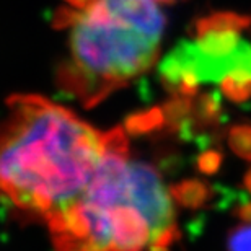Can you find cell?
<instances>
[{"instance_id":"3957f363","label":"cell","mask_w":251,"mask_h":251,"mask_svg":"<svg viewBox=\"0 0 251 251\" xmlns=\"http://www.w3.org/2000/svg\"><path fill=\"white\" fill-rule=\"evenodd\" d=\"M54 26L65 46L59 88L93 106L153 67L167 18L157 0H61Z\"/></svg>"},{"instance_id":"6da1fadb","label":"cell","mask_w":251,"mask_h":251,"mask_svg":"<svg viewBox=\"0 0 251 251\" xmlns=\"http://www.w3.org/2000/svg\"><path fill=\"white\" fill-rule=\"evenodd\" d=\"M118 130H100L44 95H12L0 119V198L46 224L88 186Z\"/></svg>"},{"instance_id":"5b68a950","label":"cell","mask_w":251,"mask_h":251,"mask_svg":"<svg viewBox=\"0 0 251 251\" xmlns=\"http://www.w3.org/2000/svg\"><path fill=\"white\" fill-rule=\"evenodd\" d=\"M157 2L163 5V3H173V2H178V0H157Z\"/></svg>"},{"instance_id":"277c9868","label":"cell","mask_w":251,"mask_h":251,"mask_svg":"<svg viewBox=\"0 0 251 251\" xmlns=\"http://www.w3.org/2000/svg\"><path fill=\"white\" fill-rule=\"evenodd\" d=\"M228 251H251V220L238 225L230 233Z\"/></svg>"},{"instance_id":"7a4b0ae2","label":"cell","mask_w":251,"mask_h":251,"mask_svg":"<svg viewBox=\"0 0 251 251\" xmlns=\"http://www.w3.org/2000/svg\"><path fill=\"white\" fill-rule=\"evenodd\" d=\"M46 227L56 251H168L176 237L172 196L152 167L130 158L121 129L88 186Z\"/></svg>"}]
</instances>
